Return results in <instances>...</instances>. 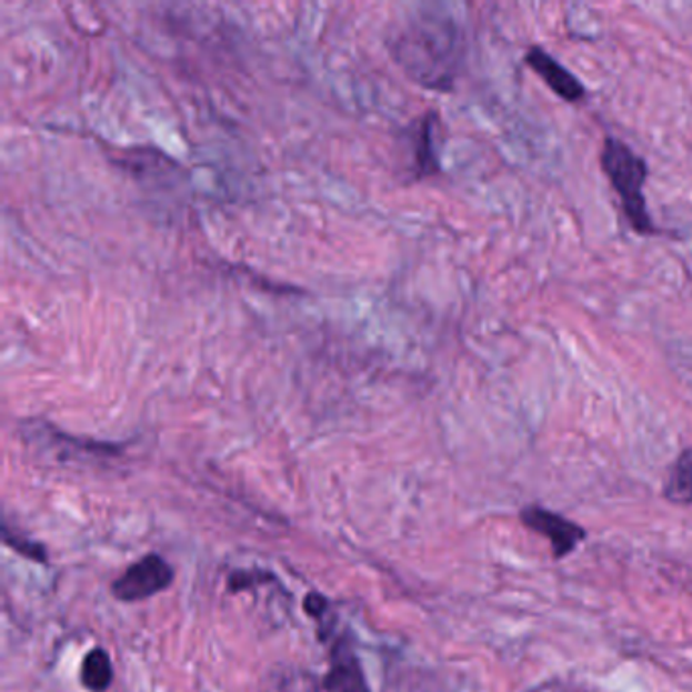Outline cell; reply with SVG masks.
Masks as SVG:
<instances>
[{
	"label": "cell",
	"mask_w": 692,
	"mask_h": 692,
	"mask_svg": "<svg viewBox=\"0 0 692 692\" xmlns=\"http://www.w3.org/2000/svg\"><path fill=\"white\" fill-rule=\"evenodd\" d=\"M390 51L412 80L429 90L453 88L461 66V36L447 17L419 14L390 39Z\"/></svg>",
	"instance_id": "6da1fadb"
},
{
	"label": "cell",
	"mask_w": 692,
	"mask_h": 692,
	"mask_svg": "<svg viewBox=\"0 0 692 692\" xmlns=\"http://www.w3.org/2000/svg\"><path fill=\"white\" fill-rule=\"evenodd\" d=\"M601 169L610 179L611 188L622 200L623 213L638 234H656L645 205L644 185L648 167L640 154L625 142L608 137L601 151Z\"/></svg>",
	"instance_id": "7a4b0ae2"
},
{
	"label": "cell",
	"mask_w": 692,
	"mask_h": 692,
	"mask_svg": "<svg viewBox=\"0 0 692 692\" xmlns=\"http://www.w3.org/2000/svg\"><path fill=\"white\" fill-rule=\"evenodd\" d=\"M175 579L173 566L159 554H147L112 583V595L124 603L144 601L169 589Z\"/></svg>",
	"instance_id": "3957f363"
},
{
	"label": "cell",
	"mask_w": 692,
	"mask_h": 692,
	"mask_svg": "<svg viewBox=\"0 0 692 692\" xmlns=\"http://www.w3.org/2000/svg\"><path fill=\"white\" fill-rule=\"evenodd\" d=\"M520 522L530 532H536L542 539L549 540L552 556L556 561L569 556L571 552H575L579 549V544L586 539V532L583 526H579L576 522H571L563 514H556V512H552L549 508H542V505H526V508H522Z\"/></svg>",
	"instance_id": "277c9868"
},
{
	"label": "cell",
	"mask_w": 692,
	"mask_h": 692,
	"mask_svg": "<svg viewBox=\"0 0 692 692\" xmlns=\"http://www.w3.org/2000/svg\"><path fill=\"white\" fill-rule=\"evenodd\" d=\"M439 134H441V118L437 117V112H427L423 118H419L409 132V142L412 147V175L417 179L439 173Z\"/></svg>",
	"instance_id": "5b68a950"
},
{
	"label": "cell",
	"mask_w": 692,
	"mask_h": 692,
	"mask_svg": "<svg viewBox=\"0 0 692 692\" xmlns=\"http://www.w3.org/2000/svg\"><path fill=\"white\" fill-rule=\"evenodd\" d=\"M325 692H372L352 644L338 640L329 654V670L323 679Z\"/></svg>",
	"instance_id": "8992f818"
},
{
	"label": "cell",
	"mask_w": 692,
	"mask_h": 692,
	"mask_svg": "<svg viewBox=\"0 0 692 692\" xmlns=\"http://www.w3.org/2000/svg\"><path fill=\"white\" fill-rule=\"evenodd\" d=\"M526 63H529L530 70L534 71L554 94L563 98L564 102H579L585 98L583 83L579 82L571 71L552 58L549 51H544L542 48L529 49Z\"/></svg>",
	"instance_id": "52a82bcc"
},
{
	"label": "cell",
	"mask_w": 692,
	"mask_h": 692,
	"mask_svg": "<svg viewBox=\"0 0 692 692\" xmlns=\"http://www.w3.org/2000/svg\"><path fill=\"white\" fill-rule=\"evenodd\" d=\"M664 498L670 504H692V445L682 451L664 481Z\"/></svg>",
	"instance_id": "ba28073f"
},
{
	"label": "cell",
	"mask_w": 692,
	"mask_h": 692,
	"mask_svg": "<svg viewBox=\"0 0 692 692\" xmlns=\"http://www.w3.org/2000/svg\"><path fill=\"white\" fill-rule=\"evenodd\" d=\"M114 681L112 660L104 648H94L83 656L80 682L90 692H107Z\"/></svg>",
	"instance_id": "9c48e42d"
},
{
	"label": "cell",
	"mask_w": 692,
	"mask_h": 692,
	"mask_svg": "<svg viewBox=\"0 0 692 692\" xmlns=\"http://www.w3.org/2000/svg\"><path fill=\"white\" fill-rule=\"evenodd\" d=\"M267 692H325L319 689L318 681L307 672H281L272 676V686Z\"/></svg>",
	"instance_id": "30bf717a"
},
{
	"label": "cell",
	"mask_w": 692,
	"mask_h": 692,
	"mask_svg": "<svg viewBox=\"0 0 692 692\" xmlns=\"http://www.w3.org/2000/svg\"><path fill=\"white\" fill-rule=\"evenodd\" d=\"M2 539H4V544H7L9 549L19 552L21 556H27V559L37 561V563H46V561H48L46 546H41L39 542H33L31 539H24L23 534L14 532L9 524L2 526Z\"/></svg>",
	"instance_id": "8fae6325"
},
{
	"label": "cell",
	"mask_w": 692,
	"mask_h": 692,
	"mask_svg": "<svg viewBox=\"0 0 692 692\" xmlns=\"http://www.w3.org/2000/svg\"><path fill=\"white\" fill-rule=\"evenodd\" d=\"M546 692H552V691H546Z\"/></svg>",
	"instance_id": "7c38bea8"
}]
</instances>
